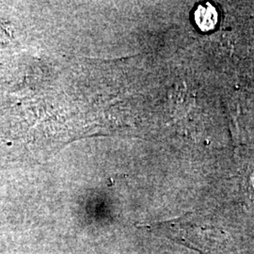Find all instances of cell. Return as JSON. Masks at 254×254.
Segmentation results:
<instances>
[{
    "label": "cell",
    "mask_w": 254,
    "mask_h": 254,
    "mask_svg": "<svg viewBox=\"0 0 254 254\" xmlns=\"http://www.w3.org/2000/svg\"><path fill=\"white\" fill-rule=\"evenodd\" d=\"M195 22L202 31H209L216 27L218 23L217 9L210 3L200 5L195 13Z\"/></svg>",
    "instance_id": "cell-2"
},
{
    "label": "cell",
    "mask_w": 254,
    "mask_h": 254,
    "mask_svg": "<svg viewBox=\"0 0 254 254\" xmlns=\"http://www.w3.org/2000/svg\"><path fill=\"white\" fill-rule=\"evenodd\" d=\"M147 232L190 248L200 254H238L223 230L190 215L143 226Z\"/></svg>",
    "instance_id": "cell-1"
}]
</instances>
